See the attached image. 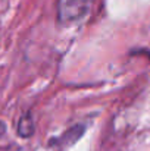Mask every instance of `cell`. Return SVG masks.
I'll return each mask as SVG.
<instances>
[{
    "label": "cell",
    "instance_id": "6da1fadb",
    "mask_svg": "<svg viewBox=\"0 0 150 151\" xmlns=\"http://www.w3.org/2000/svg\"><path fill=\"white\" fill-rule=\"evenodd\" d=\"M91 0H62L60 16L63 21H74L86 15Z\"/></svg>",
    "mask_w": 150,
    "mask_h": 151
},
{
    "label": "cell",
    "instance_id": "7a4b0ae2",
    "mask_svg": "<svg viewBox=\"0 0 150 151\" xmlns=\"http://www.w3.org/2000/svg\"><path fill=\"white\" fill-rule=\"evenodd\" d=\"M33 131H34V123H33V119L27 114L24 116L21 120H19V125H18V132L21 137H31L33 135Z\"/></svg>",
    "mask_w": 150,
    "mask_h": 151
}]
</instances>
